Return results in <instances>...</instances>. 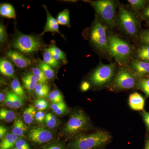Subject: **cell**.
Returning <instances> with one entry per match:
<instances>
[{
    "label": "cell",
    "mask_w": 149,
    "mask_h": 149,
    "mask_svg": "<svg viewBox=\"0 0 149 149\" xmlns=\"http://www.w3.org/2000/svg\"><path fill=\"white\" fill-rule=\"evenodd\" d=\"M111 136L107 132L98 131L88 134L77 136L71 142V149H96L109 142Z\"/></svg>",
    "instance_id": "1"
},
{
    "label": "cell",
    "mask_w": 149,
    "mask_h": 149,
    "mask_svg": "<svg viewBox=\"0 0 149 149\" xmlns=\"http://www.w3.org/2000/svg\"><path fill=\"white\" fill-rule=\"evenodd\" d=\"M109 52L119 63H125L133 53V48L130 44L114 34L108 37Z\"/></svg>",
    "instance_id": "2"
},
{
    "label": "cell",
    "mask_w": 149,
    "mask_h": 149,
    "mask_svg": "<svg viewBox=\"0 0 149 149\" xmlns=\"http://www.w3.org/2000/svg\"><path fill=\"white\" fill-rule=\"evenodd\" d=\"M91 3L102 20L110 27H113L116 16L115 2L112 0H98Z\"/></svg>",
    "instance_id": "3"
},
{
    "label": "cell",
    "mask_w": 149,
    "mask_h": 149,
    "mask_svg": "<svg viewBox=\"0 0 149 149\" xmlns=\"http://www.w3.org/2000/svg\"><path fill=\"white\" fill-rule=\"evenodd\" d=\"M12 45L22 53L30 54L40 50L43 45L39 37L20 33L15 37Z\"/></svg>",
    "instance_id": "4"
},
{
    "label": "cell",
    "mask_w": 149,
    "mask_h": 149,
    "mask_svg": "<svg viewBox=\"0 0 149 149\" xmlns=\"http://www.w3.org/2000/svg\"><path fill=\"white\" fill-rule=\"evenodd\" d=\"M89 125V118L82 111H79L71 116L65 124L63 132L68 136H76L86 130Z\"/></svg>",
    "instance_id": "5"
},
{
    "label": "cell",
    "mask_w": 149,
    "mask_h": 149,
    "mask_svg": "<svg viewBox=\"0 0 149 149\" xmlns=\"http://www.w3.org/2000/svg\"><path fill=\"white\" fill-rule=\"evenodd\" d=\"M118 24L121 29L130 37H136L139 32V21L135 15L121 6L118 12Z\"/></svg>",
    "instance_id": "6"
},
{
    "label": "cell",
    "mask_w": 149,
    "mask_h": 149,
    "mask_svg": "<svg viewBox=\"0 0 149 149\" xmlns=\"http://www.w3.org/2000/svg\"><path fill=\"white\" fill-rule=\"evenodd\" d=\"M91 42L99 51L109 52L108 40L106 27L96 19L92 27L90 35Z\"/></svg>",
    "instance_id": "7"
},
{
    "label": "cell",
    "mask_w": 149,
    "mask_h": 149,
    "mask_svg": "<svg viewBox=\"0 0 149 149\" xmlns=\"http://www.w3.org/2000/svg\"><path fill=\"white\" fill-rule=\"evenodd\" d=\"M116 65L114 63L101 64L90 77V80L95 86L101 87L109 82L114 76Z\"/></svg>",
    "instance_id": "8"
},
{
    "label": "cell",
    "mask_w": 149,
    "mask_h": 149,
    "mask_svg": "<svg viewBox=\"0 0 149 149\" xmlns=\"http://www.w3.org/2000/svg\"><path fill=\"white\" fill-rule=\"evenodd\" d=\"M138 80L133 72L125 68H121L116 75L112 83L113 88L117 90L133 89L137 85Z\"/></svg>",
    "instance_id": "9"
},
{
    "label": "cell",
    "mask_w": 149,
    "mask_h": 149,
    "mask_svg": "<svg viewBox=\"0 0 149 149\" xmlns=\"http://www.w3.org/2000/svg\"><path fill=\"white\" fill-rule=\"evenodd\" d=\"M53 134L49 130L41 126L34 127L28 133V139L37 143H44L51 141Z\"/></svg>",
    "instance_id": "10"
},
{
    "label": "cell",
    "mask_w": 149,
    "mask_h": 149,
    "mask_svg": "<svg viewBox=\"0 0 149 149\" xmlns=\"http://www.w3.org/2000/svg\"><path fill=\"white\" fill-rule=\"evenodd\" d=\"M7 55L15 65L19 68H26L31 65V60L17 51H8Z\"/></svg>",
    "instance_id": "11"
},
{
    "label": "cell",
    "mask_w": 149,
    "mask_h": 149,
    "mask_svg": "<svg viewBox=\"0 0 149 149\" xmlns=\"http://www.w3.org/2000/svg\"><path fill=\"white\" fill-rule=\"evenodd\" d=\"M130 67L136 76L142 77L149 74V62L140 60H134L130 63Z\"/></svg>",
    "instance_id": "12"
},
{
    "label": "cell",
    "mask_w": 149,
    "mask_h": 149,
    "mask_svg": "<svg viewBox=\"0 0 149 149\" xmlns=\"http://www.w3.org/2000/svg\"><path fill=\"white\" fill-rule=\"evenodd\" d=\"M47 13V20L44 31L42 35L47 32H52L53 33H59L61 35L59 30V24L57 20L49 12L46 6H44Z\"/></svg>",
    "instance_id": "13"
},
{
    "label": "cell",
    "mask_w": 149,
    "mask_h": 149,
    "mask_svg": "<svg viewBox=\"0 0 149 149\" xmlns=\"http://www.w3.org/2000/svg\"><path fill=\"white\" fill-rule=\"evenodd\" d=\"M129 104L132 109L141 111L144 109L145 100L143 97L139 93L130 94L129 97Z\"/></svg>",
    "instance_id": "14"
},
{
    "label": "cell",
    "mask_w": 149,
    "mask_h": 149,
    "mask_svg": "<svg viewBox=\"0 0 149 149\" xmlns=\"http://www.w3.org/2000/svg\"><path fill=\"white\" fill-rule=\"evenodd\" d=\"M0 72L3 75L7 77H13L15 70L13 65L7 59L1 58L0 60Z\"/></svg>",
    "instance_id": "15"
},
{
    "label": "cell",
    "mask_w": 149,
    "mask_h": 149,
    "mask_svg": "<svg viewBox=\"0 0 149 149\" xmlns=\"http://www.w3.org/2000/svg\"><path fill=\"white\" fill-rule=\"evenodd\" d=\"M22 80L24 87L29 92L35 90L38 83L37 78L34 74L29 72L24 74L22 78Z\"/></svg>",
    "instance_id": "16"
},
{
    "label": "cell",
    "mask_w": 149,
    "mask_h": 149,
    "mask_svg": "<svg viewBox=\"0 0 149 149\" xmlns=\"http://www.w3.org/2000/svg\"><path fill=\"white\" fill-rule=\"evenodd\" d=\"M18 136L13 133L7 134L1 141L0 149H10L15 145L18 140Z\"/></svg>",
    "instance_id": "17"
},
{
    "label": "cell",
    "mask_w": 149,
    "mask_h": 149,
    "mask_svg": "<svg viewBox=\"0 0 149 149\" xmlns=\"http://www.w3.org/2000/svg\"><path fill=\"white\" fill-rule=\"evenodd\" d=\"M0 14L1 16L10 19L16 18L15 10L12 5L8 3H2L0 6Z\"/></svg>",
    "instance_id": "18"
},
{
    "label": "cell",
    "mask_w": 149,
    "mask_h": 149,
    "mask_svg": "<svg viewBox=\"0 0 149 149\" xmlns=\"http://www.w3.org/2000/svg\"><path fill=\"white\" fill-rule=\"evenodd\" d=\"M50 88L47 83H38L35 89V94L40 99L47 97L49 95Z\"/></svg>",
    "instance_id": "19"
},
{
    "label": "cell",
    "mask_w": 149,
    "mask_h": 149,
    "mask_svg": "<svg viewBox=\"0 0 149 149\" xmlns=\"http://www.w3.org/2000/svg\"><path fill=\"white\" fill-rule=\"evenodd\" d=\"M36 113L35 107L33 105H31L24 110L23 113V118L26 124L29 125L33 122Z\"/></svg>",
    "instance_id": "20"
},
{
    "label": "cell",
    "mask_w": 149,
    "mask_h": 149,
    "mask_svg": "<svg viewBox=\"0 0 149 149\" xmlns=\"http://www.w3.org/2000/svg\"><path fill=\"white\" fill-rule=\"evenodd\" d=\"M26 127L23 122L19 118H17L14 122L12 133L19 136H24Z\"/></svg>",
    "instance_id": "21"
},
{
    "label": "cell",
    "mask_w": 149,
    "mask_h": 149,
    "mask_svg": "<svg viewBox=\"0 0 149 149\" xmlns=\"http://www.w3.org/2000/svg\"><path fill=\"white\" fill-rule=\"evenodd\" d=\"M47 50L56 60L66 61L65 53L56 46H51Z\"/></svg>",
    "instance_id": "22"
},
{
    "label": "cell",
    "mask_w": 149,
    "mask_h": 149,
    "mask_svg": "<svg viewBox=\"0 0 149 149\" xmlns=\"http://www.w3.org/2000/svg\"><path fill=\"white\" fill-rule=\"evenodd\" d=\"M39 68H40L45 75L46 77L49 80L53 79L55 75L54 70L52 68V67L48 65L44 61L39 59Z\"/></svg>",
    "instance_id": "23"
},
{
    "label": "cell",
    "mask_w": 149,
    "mask_h": 149,
    "mask_svg": "<svg viewBox=\"0 0 149 149\" xmlns=\"http://www.w3.org/2000/svg\"><path fill=\"white\" fill-rule=\"evenodd\" d=\"M59 24L66 26H70L69 11L68 9H65L61 12L59 13L57 18Z\"/></svg>",
    "instance_id": "24"
},
{
    "label": "cell",
    "mask_w": 149,
    "mask_h": 149,
    "mask_svg": "<svg viewBox=\"0 0 149 149\" xmlns=\"http://www.w3.org/2000/svg\"><path fill=\"white\" fill-rule=\"evenodd\" d=\"M16 115L12 111L6 109H1L0 110V119L6 122L10 123L15 120Z\"/></svg>",
    "instance_id": "25"
},
{
    "label": "cell",
    "mask_w": 149,
    "mask_h": 149,
    "mask_svg": "<svg viewBox=\"0 0 149 149\" xmlns=\"http://www.w3.org/2000/svg\"><path fill=\"white\" fill-rule=\"evenodd\" d=\"M137 56L140 60L149 62V45L144 44L141 46L138 49Z\"/></svg>",
    "instance_id": "26"
},
{
    "label": "cell",
    "mask_w": 149,
    "mask_h": 149,
    "mask_svg": "<svg viewBox=\"0 0 149 149\" xmlns=\"http://www.w3.org/2000/svg\"><path fill=\"white\" fill-rule=\"evenodd\" d=\"M10 87L14 93L22 98L25 97V94L24 90L18 80L14 79L11 83Z\"/></svg>",
    "instance_id": "27"
},
{
    "label": "cell",
    "mask_w": 149,
    "mask_h": 149,
    "mask_svg": "<svg viewBox=\"0 0 149 149\" xmlns=\"http://www.w3.org/2000/svg\"><path fill=\"white\" fill-rule=\"evenodd\" d=\"M43 61L48 65L53 68H57L59 65L58 61L56 60L47 49H46L43 55Z\"/></svg>",
    "instance_id": "28"
},
{
    "label": "cell",
    "mask_w": 149,
    "mask_h": 149,
    "mask_svg": "<svg viewBox=\"0 0 149 149\" xmlns=\"http://www.w3.org/2000/svg\"><path fill=\"white\" fill-rule=\"evenodd\" d=\"M51 108L54 113L58 115H61L66 111L67 106L64 102L52 103Z\"/></svg>",
    "instance_id": "29"
},
{
    "label": "cell",
    "mask_w": 149,
    "mask_h": 149,
    "mask_svg": "<svg viewBox=\"0 0 149 149\" xmlns=\"http://www.w3.org/2000/svg\"><path fill=\"white\" fill-rule=\"evenodd\" d=\"M32 73L37 78L38 83H47V78L39 68H33L32 69Z\"/></svg>",
    "instance_id": "30"
},
{
    "label": "cell",
    "mask_w": 149,
    "mask_h": 149,
    "mask_svg": "<svg viewBox=\"0 0 149 149\" xmlns=\"http://www.w3.org/2000/svg\"><path fill=\"white\" fill-rule=\"evenodd\" d=\"M137 85L147 97H149V78H141L138 80Z\"/></svg>",
    "instance_id": "31"
},
{
    "label": "cell",
    "mask_w": 149,
    "mask_h": 149,
    "mask_svg": "<svg viewBox=\"0 0 149 149\" xmlns=\"http://www.w3.org/2000/svg\"><path fill=\"white\" fill-rule=\"evenodd\" d=\"M49 99L52 103L61 102L64 101L63 97L61 93L57 90H54L49 93Z\"/></svg>",
    "instance_id": "32"
},
{
    "label": "cell",
    "mask_w": 149,
    "mask_h": 149,
    "mask_svg": "<svg viewBox=\"0 0 149 149\" xmlns=\"http://www.w3.org/2000/svg\"><path fill=\"white\" fill-rule=\"evenodd\" d=\"M45 122L48 128H54L56 126L57 120L54 115L50 113H49L46 114Z\"/></svg>",
    "instance_id": "33"
},
{
    "label": "cell",
    "mask_w": 149,
    "mask_h": 149,
    "mask_svg": "<svg viewBox=\"0 0 149 149\" xmlns=\"http://www.w3.org/2000/svg\"><path fill=\"white\" fill-rule=\"evenodd\" d=\"M9 93L14 106L15 109H19L21 107L23 106L24 103L22 98L17 95L13 92L9 91Z\"/></svg>",
    "instance_id": "34"
},
{
    "label": "cell",
    "mask_w": 149,
    "mask_h": 149,
    "mask_svg": "<svg viewBox=\"0 0 149 149\" xmlns=\"http://www.w3.org/2000/svg\"><path fill=\"white\" fill-rule=\"evenodd\" d=\"M128 1L133 8L137 10L143 8L146 2L144 0H128Z\"/></svg>",
    "instance_id": "35"
},
{
    "label": "cell",
    "mask_w": 149,
    "mask_h": 149,
    "mask_svg": "<svg viewBox=\"0 0 149 149\" xmlns=\"http://www.w3.org/2000/svg\"><path fill=\"white\" fill-rule=\"evenodd\" d=\"M47 102L43 99H39L35 101V107L40 111H43L47 109L48 107Z\"/></svg>",
    "instance_id": "36"
},
{
    "label": "cell",
    "mask_w": 149,
    "mask_h": 149,
    "mask_svg": "<svg viewBox=\"0 0 149 149\" xmlns=\"http://www.w3.org/2000/svg\"><path fill=\"white\" fill-rule=\"evenodd\" d=\"M7 36L6 27L1 23L0 24V42L3 43L5 42L7 39Z\"/></svg>",
    "instance_id": "37"
},
{
    "label": "cell",
    "mask_w": 149,
    "mask_h": 149,
    "mask_svg": "<svg viewBox=\"0 0 149 149\" xmlns=\"http://www.w3.org/2000/svg\"><path fill=\"white\" fill-rule=\"evenodd\" d=\"M15 146L17 149H30L29 144L23 139H18Z\"/></svg>",
    "instance_id": "38"
},
{
    "label": "cell",
    "mask_w": 149,
    "mask_h": 149,
    "mask_svg": "<svg viewBox=\"0 0 149 149\" xmlns=\"http://www.w3.org/2000/svg\"><path fill=\"white\" fill-rule=\"evenodd\" d=\"M4 103L7 107L10 108L15 109L14 106L10 95L9 91H7L6 93V98L4 101Z\"/></svg>",
    "instance_id": "39"
},
{
    "label": "cell",
    "mask_w": 149,
    "mask_h": 149,
    "mask_svg": "<svg viewBox=\"0 0 149 149\" xmlns=\"http://www.w3.org/2000/svg\"><path fill=\"white\" fill-rule=\"evenodd\" d=\"M46 115L44 111L37 112L36 113V115H35V120L37 122L40 123H42L44 121H45Z\"/></svg>",
    "instance_id": "40"
},
{
    "label": "cell",
    "mask_w": 149,
    "mask_h": 149,
    "mask_svg": "<svg viewBox=\"0 0 149 149\" xmlns=\"http://www.w3.org/2000/svg\"><path fill=\"white\" fill-rule=\"evenodd\" d=\"M141 41L145 44L149 45V30L142 32L141 35Z\"/></svg>",
    "instance_id": "41"
},
{
    "label": "cell",
    "mask_w": 149,
    "mask_h": 149,
    "mask_svg": "<svg viewBox=\"0 0 149 149\" xmlns=\"http://www.w3.org/2000/svg\"><path fill=\"white\" fill-rule=\"evenodd\" d=\"M143 118L149 131V112H144L143 113Z\"/></svg>",
    "instance_id": "42"
},
{
    "label": "cell",
    "mask_w": 149,
    "mask_h": 149,
    "mask_svg": "<svg viewBox=\"0 0 149 149\" xmlns=\"http://www.w3.org/2000/svg\"><path fill=\"white\" fill-rule=\"evenodd\" d=\"M7 131V129L5 126L1 125L0 126V139H3L5 137Z\"/></svg>",
    "instance_id": "43"
},
{
    "label": "cell",
    "mask_w": 149,
    "mask_h": 149,
    "mask_svg": "<svg viewBox=\"0 0 149 149\" xmlns=\"http://www.w3.org/2000/svg\"><path fill=\"white\" fill-rule=\"evenodd\" d=\"M90 87L91 85L90 83L87 81H84L81 85V91L83 92H86L90 89Z\"/></svg>",
    "instance_id": "44"
},
{
    "label": "cell",
    "mask_w": 149,
    "mask_h": 149,
    "mask_svg": "<svg viewBox=\"0 0 149 149\" xmlns=\"http://www.w3.org/2000/svg\"><path fill=\"white\" fill-rule=\"evenodd\" d=\"M143 16L146 19L149 21V5L143 12Z\"/></svg>",
    "instance_id": "45"
},
{
    "label": "cell",
    "mask_w": 149,
    "mask_h": 149,
    "mask_svg": "<svg viewBox=\"0 0 149 149\" xmlns=\"http://www.w3.org/2000/svg\"><path fill=\"white\" fill-rule=\"evenodd\" d=\"M47 149H62V148L59 145H54L51 146Z\"/></svg>",
    "instance_id": "46"
},
{
    "label": "cell",
    "mask_w": 149,
    "mask_h": 149,
    "mask_svg": "<svg viewBox=\"0 0 149 149\" xmlns=\"http://www.w3.org/2000/svg\"><path fill=\"white\" fill-rule=\"evenodd\" d=\"M6 98V95L4 93L1 92L0 93V102H4Z\"/></svg>",
    "instance_id": "47"
},
{
    "label": "cell",
    "mask_w": 149,
    "mask_h": 149,
    "mask_svg": "<svg viewBox=\"0 0 149 149\" xmlns=\"http://www.w3.org/2000/svg\"><path fill=\"white\" fill-rule=\"evenodd\" d=\"M145 149H149V139H148L146 142Z\"/></svg>",
    "instance_id": "48"
},
{
    "label": "cell",
    "mask_w": 149,
    "mask_h": 149,
    "mask_svg": "<svg viewBox=\"0 0 149 149\" xmlns=\"http://www.w3.org/2000/svg\"><path fill=\"white\" fill-rule=\"evenodd\" d=\"M13 149H17L16 148H14Z\"/></svg>",
    "instance_id": "49"
}]
</instances>
